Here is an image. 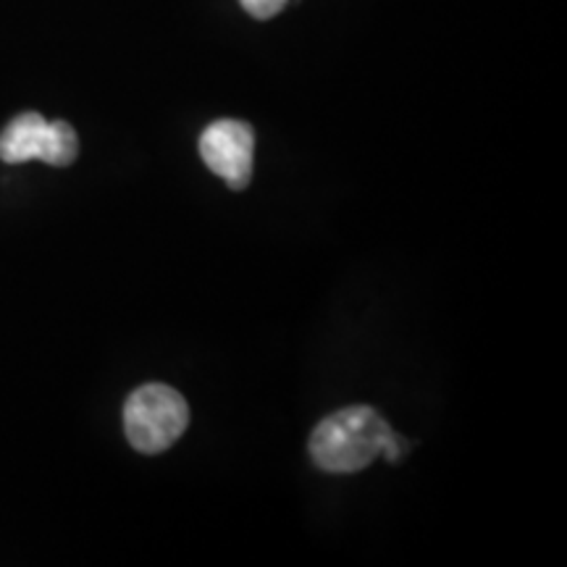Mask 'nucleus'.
I'll return each instance as SVG.
<instances>
[{
  "mask_svg": "<svg viewBox=\"0 0 567 567\" xmlns=\"http://www.w3.org/2000/svg\"><path fill=\"white\" fill-rule=\"evenodd\" d=\"M392 434L373 408H344L316 425L310 457L326 473H358L384 452Z\"/></svg>",
  "mask_w": 567,
  "mask_h": 567,
  "instance_id": "obj_1",
  "label": "nucleus"
},
{
  "mask_svg": "<svg viewBox=\"0 0 567 567\" xmlns=\"http://www.w3.org/2000/svg\"><path fill=\"white\" fill-rule=\"evenodd\" d=\"M189 423L187 400L166 384H145L134 389L124 405V431L142 455L166 452Z\"/></svg>",
  "mask_w": 567,
  "mask_h": 567,
  "instance_id": "obj_2",
  "label": "nucleus"
},
{
  "mask_svg": "<svg viewBox=\"0 0 567 567\" xmlns=\"http://www.w3.org/2000/svg\"><path fill=\"white\" fill-rule=\"evenodd\" d=\"M80 153L74 126L66 122H45L40 113H21L0 132V161L27 163L45 161L51 166H71Z\"/></svg>",
  "mask_w": 567,
  "mask_h": 567,
  "instance_id": "obj_3",
  "label": "nucleus"
},
{
  "mask_svg": "<svg viewBox=\"0 0 567 567\" xmlns=\"http://www.w3.org/2000/svg\"><path fill=\"white\" fill-rule=\"evenodd\" d=\"M200 155L213 174L231 189H247L252 179L255 132L239 118H218L200 134Z\"/></svg>",
  "mask_w": 567,
  "mask_h": 567,
  "instance_id": "obj_4",
  "label": "nucleus"
},
{
  "mask_svg": "<svg viewBox=\"0 0 567 567\" xmlns=\"http://www.w3.org/2000/svg\"><path fill=\"white\" fill-rule=\"evenodd\" d=\"M239 3L255 19H274L276 13L284 11L289 0H239Z\"/></svg>",
  "mask_w": 567,
  "mask_h": 567,
  "instance_id": "obj_5",
  "label": "nucleus"
}]
</instances>
